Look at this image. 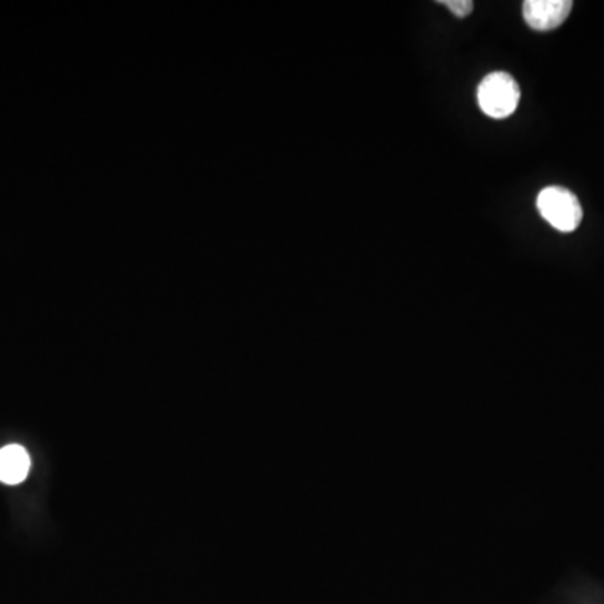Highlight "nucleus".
Segmentation results:
<instances>
[{
  "label": "nucleus",
  "mask_w": 604,
  "mask_h": 604,
  "mask_svg": "<svg viewBox=\"0 0 604 604\" xmlns=\"http://www.w3.org/2000/svg\"><path fill=\"white\" fill-rule=\"evenodd\" d=\"M477 100L484 114L504 120L517 110L521 88L509 72H491L479 84Z\"/></svg>",
  "instance_id": "1"
},
{
  "label": "nucleus",
  "mask_w": 604,
  "mask_h": 604,
  "mask_svg": "<svg viewBox=\"0 0 604 604\" xmlns=\"http://www.w3.org/2000/svg\"><path fill=\"white\" fill-rule=\"evenodd\" d=\"M541 215L556 231L570 234L576 231L583 220L580 200L564 187H547L537 195Z\"/></svg>",
  "instance_id": "2"
},
{
  "label": "nucleus",
  "mask_w": 604,
  "mask_h": 604,
  "mask_svg": "<svg viewBox=\"0 0 604 604\" xmlns=\"http://www.w3.org/2000/svg\"><path fill=\"white\" fill-rule=\"evenodd\" d=\"M571 9H573L571 0H525L522 4V14L528 28L547 32L564 24Z\"/></svg>",
  "instance_id": "3"
},
{
  "label": "nucleus",
  "mask_w": 604,
  "mask_h": 604,
  "mask_svg": "<svg viewBox=\"0 0 604 604\" xmlns=\"http://www.w3.org/2000/svg\"><path fill=\"white\" fill-rule=\"evenodd\" d=\"M31 459L21 445H8L0 450V482L21 484L28 477Z\"/></svg>",
  "instance_id": "4"
},
{
  "label": "nucleus",
  "mask_w": 604,
  "mask_h": 604,
  "mask_svg": "<svg viewBox=\"0 0 604 604\" xmlns=\"http://www.w3.org/2000/svg\"><path fill=\"white\" fill-rule=\"evenodd\" d=\"M440 4L445 6L459 19L467 18L474 12V2L472 0H440Z\"/></svg>",
  "instance_id": "5"
}]
</instances>
